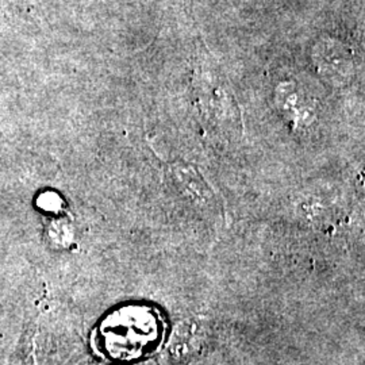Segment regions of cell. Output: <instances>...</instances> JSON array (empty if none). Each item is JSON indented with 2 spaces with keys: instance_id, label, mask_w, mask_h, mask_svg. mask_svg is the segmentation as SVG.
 <instances>
[{
  "instance_id": "obj_1",
  "label": "cell",
  "mask_w": 365,
  "mask_h": 365,
  "mask_svg": "<svg viewBox=\"0 0 365 365\" xmlns=\"http://www.w3.org/2000/svg\"><path fill=\"white\" fill-rule=\"evenodd\" d=\"M140 321V313L133 309L110 315L101 329L106 351L117 359H129L138 352L143 329Z\"/></svg>"
},
{
  "instance_id": "obj_2",
  "label": "cell",
  "mask_w": 365,
  "mask_h": 365,
  "mask_svg": "<svg viewBox=\"0 0 365 365\" xmlns=\"http://www.w3.org/2000/svg\"><path fill=\"white\" fill-rule=\"evenodd\" d=\"M196 91L202 111L215 120H233L235 102L233 95L222 81L220 75L214 72L209 60L200 61L199 73L196 72Z\"/></svg>"
},
{
  "instance_id": "obj_3",
  "label": "cell",
  "mask_w": 365,
  "mask_h": 365,
  "mask_svg": "<svg viewBox=\"0 0 365 365\" xmlns=\"http://www.w3.org/2000/svg\"><path fill=\"white\" fill-rule=\"evenodd\" d=\"M282 88L284 91L277 90V102L282 111L289 114L297 122L300 118H306V122H307V117L313 114V110L310 107L312 105L307 103L310 101L309 96L306 93L298 91L295 86H291V88H288L286 84H283Z\"/></svg>"
}]
</instances>
